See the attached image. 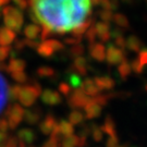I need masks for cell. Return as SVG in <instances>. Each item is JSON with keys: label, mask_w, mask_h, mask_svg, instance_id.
Returning <instances> with one entry per match:
<instances>
[{"label": "cell", "mask_w": 147, "mask_h": 147, "mask_svg": "<svg viewBox=\"0 0 147 147\" xmlns=\"http://www.w3.org/2000/svg\"><path fill=\"white\" fill-rule=\"evenodd\" d=\"M32 18L51 33L72 32L90 11V0H32Z\"/></svg>", "instance_id": "cell-1"}, {"label": "cell", "mask_w": 147, "mask_h": 147, "mask_svg": "<svg viewBox=\"0 0 147 147\" xmlns=\"http://www.w3.org/2000/svg\"><path fill=\"white\" fill-rule=\"evenodd\" d=\"M3 18H5V24L7 27L14 32H20L23 25V14L19 9L7 5L3 11Z\"/></svg>", "instance_id": "cell-2"}, {"label": "cell", "mask_w": 147, "mask_h": 147, "mask_svg": "<svg viewBox=\"0 0 147 147\" xmlns=\"http://www.w3.org/2000/svg\"><path fill=\"white\" fill-rule=\"evenodd\" d=\"M95 31L97 36L101 39V42H107L110 39V32H109V25L107 22L101 21L95 25Z\"/></svg>", "instance_id": "cell-3"}, {"label": "cell", "mask_w": 147, "mask_h": 147, "mask_svg": "<svg viewBox=\"0 0 147 147\" xmlns=\"http://www.w3.org/2000/svg\"><path fill=\"white\" fill-rule=\"evenodd\" d=\"M16 32L10 30L9 27L0 28V46H8L14 40Z\"/></svg>", "instance_id": "cell-4"}, {"label": "cell", "mask_w": 147, "mask_h": 147, "mask_svg": "<svg viewBox=\"0 0 147 147\" xmlns=\"http://www.w3.org/2000/svg\"><path fill=\"white\" fill-rule=\"evenodd\" d=\"M106 57H107V60L110 63H117L122 59L123 53L116 46L110 45V46H108L107 50H106Z\"/></svg>", "instance_id": "cell-5"}, {"label": "cell", "mask_w": 147, "mask_h": 147, "mask_svg": "<svg viewBox=\"0 0 147 147\" xmlns=\"http://www.w3.org/2000/svg\"><path fill=\"white\" fill-rule=\"evenodd\" d=\"M89 51H90V55L93 56V58H95L96 60L101 61L106 58V48L102 44L93 42V45H90Z\"/></svg>", "instance_id": "cell-6"}, {"label": "cell", "mask_w": 147, "mask_h": 147, "mask_svg": "<svg viewBox=\"0 0 147 147\" xmlns=\"http://www.w3.org/2000/svg\"><path fill=\"white\" fill-rule=\"evenodd\" d=\"M8 83L5 79L0 74V111L2 110L3 106L7 102V98H8Z\"/></svg>", "instance_id": "cell-7"}, {"label": "cell", "mask_w": 147, "mask_h": 147, "mask_svg": "<svg viewBox=\"0 0 147 147\" xmlns=\"http://www.w3.org/2000/svg\"><path fill=\"white\" fill-rule=\"evenodd\" d=\"M40 28L38 25L36 24H31V25H27L25 27V30H24V34H25V36L28 38V39H36L39 37L40 35Z\"/></svg>", "instance_id": "cell-8"}, {"label": "cell", "mask_w": 147, "mask_h": 147, "mask_svg": "<svg viewBox=\"0 0 147 147\" xmlns=\"http://www.w3.org/2000/svg\"><path fill=\"white\" fill-rule=\"evenodd\" d=\"M37 51L39 55H42V57H49L53 53V49L46 42V40H44L42 44H39L37 46Z\"/></svg>", "instance_id": "cell-9"}, {"label": "cell", "mask_w": 147, "mask_h": 147, "mask_svg": "<svg viewBox=\"0 0 147 147\" xmlns=\"http://www.w3.org/2000/svg\"><path fill=\"white\" fill-rule=\"evenodd\" d=\"M89 24H90V22H89V21H86V22L81 23L79 26H76L74 30H72L73 34L75 35V36H82V35H83V34H85V33H86V31L88 30Z\"/></svg>", "instance_id": "cell-10"}, {"label": "cell", "mask_w": 147, "mask_h": 147, "mask_svg": "<svg viewBox=\"0 0 147 147\" xmlns=\"http://www.w3.org/2000/svg\"><path fill=\"white\" fill-rule=\"evenodd\" d=\"M24 67H25V63H24V61L20 60V59L11 60V62H10L11 70H13V71H21Z\"/></svg>", "instance_id": "cell-11"}, {"label": "cell", "mask_w": 147, "mask_h": 147, "mask_svg": "<svg viewBox=\"0 0 147 147\" xmlns=\"http://www.w3.org/2000/svg\"><path fill=\"white\" fill-rule=\"evenodd\" d=\"M45 40H46V42H47L50 47L53 48V51H56V50H61L63 48V44L61 42L57 40V39H45Z\"/></svg>", "instance_id": "cell-12"}, {"label": "cell", "mask_w": 147, "mask_h": 147, "mask_svg": "<svg viewBox=\"0 0 147 147\" xmlns=\"http://www.w3.org/2000/svg\"><path fill=\"white\" fill-rule=\"evenodd\" d=\"M112 19L120 26H125V25H127V21H126L125 16H123V14H121V13H117L115 16H112Z\"/></svg>", "instance_id": "cell-13"}, {"label": "cell", "mask_w": 147, "mask_h": 147, "mask_svg": "<svg viewBox=\"0 0 147 147\" xmlns=\"http://www.w3.org/2000/svg\"><path fill=\"white\" fill-rule=\"evenodd\" d=\"M112 16L113 14H112L111 10H108V9H104V10L100 12V19L104 22H107V23L112 19Z\"/></svg>", "instance_id": "cell-14"}, {"label": "cell", "mask_w": 147, "mask_h": 147, "mask_svg": "<svg viewBox=\"0 0 147 147\" xmlns=\"http://www.w3.org/2000/svg\"><path fill=\"white\" fill-rule=\"evenodd\" d=\"M85 34H86V38L88 39V42H95V38H96V36H97L96 31H95V27H90V28H88Z\"/></svg>", "instance_id": "cell-15"}, {"label": "cell", "mask_w": 147, "mask_h": 147, "mask_svg": "<svg viewBox=\"0 0 147 147\" xmlns=\"http://www.w3.org/2000/svg\"><path fill=\"white\" fill-rule=\"evenodd\" d=\"M10 53V47L8 46H0V61L5 60Z\"/></svg>", "instance_id": "cell-16"}, {"label": "cell", "mask_w": 147, "mask_h": 147, "mask_svg": "<svg viewBox=\"0 0 147 147\" xmlns=\"http://www.w3.org/2000/svg\"><path fill=\"white\" fill-rule=\"evenodd\" d=\"M71 51L74 53H78L79 56H81V55L83 53V51H84V48H83V46H81V45H79V44H76V45H73V48H72Z\"/></svg>", "instance_id": "cell-17"}, {"label": "cell", "mask_w": 147, "mask_h": 147, "mask_svg": "<svg viewBox=\"0 0 147 147\" xmlns=\"http://www.w3.org/2000/svg\"><path fill=\"white\" fill-rule=\"evenodd\" d=\"M16 3V5L19 7V8H21V9H25L27 7V1L26 0H16L14 1Z\"/></svg>", "instance_id": "cell-18"}, {"label": "cell", "mask_w": 147, "mask_h": 147, "mask_svg": "<svg viewBox=\"0 0 147 147\" xmlns=\"http://www.w3.org/2000/svg\"><path fill=\"white\" fill-rule=\"evenodd\" d=\"M9 1H10V0H0V7H1V5H5Z\"/></svg>", "instance_id": "cell-19"}, {"label": "cell", "mask_w": 147, "mask_h": 147, "mask_svg": "<svg viewBox=\"0 0 147 147\" xmlns=\"http://www.w3.org/2000/svg\"><path fill=\"white\" fill-rule=\"evenodd\" d=\"M101 0H90V2H93L94 5H99Z\"/></svg>", "instance_id": "cell-20"}, {"label": "cell", "mask_w": 147, "mask_h": 147, "mask_svg": "<svg viewBox=\"0 0 147 147\" xmlns=\"http://www.w3.org/2000/svg\"><path fill=\"white\" fill-rule=\"evenodd\" d=\"M13 1H16V0H13Z\"/></svg>", "instance_id": "cell-21"}]
</instances>
